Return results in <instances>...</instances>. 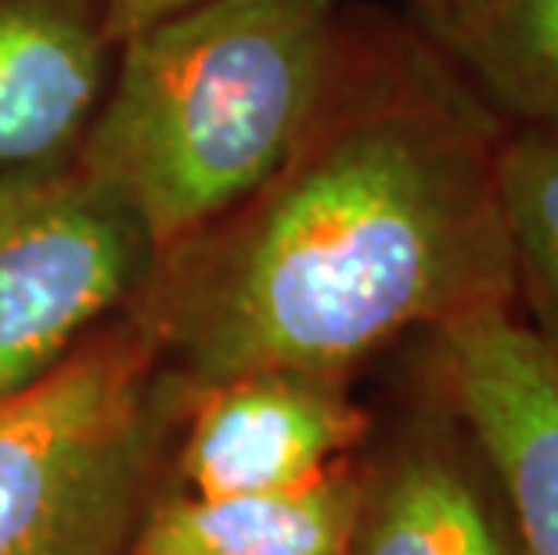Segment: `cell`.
<instances>
[{
  "label": "cell",
  "mask_w": 558,
  "mask_h": 555,
  "mask_svg": "<svg viewBox=\"0 0 558 555\" xmlns=\"http://www.w3.org/2000/svg\"><path fill=\"white\" fill-rule=\"evenodd\" d=\"M26 177L29 173H8V177H0V214L11 206V198H15L22 192V184H26Z\"/></svg>",
  "instance_id": "5bb4252c"
},
{
  "label": "cell",
  "mask_w": 558,
  "mask_h": 555,
  "mask_svg": "<svg viewBox=\"0 0 558 555\" xmlns=\"http://www.w3.org/2000/svg\"><path fill=\"white\" fill-rule=\"evenodd\" d=\"M447 394L512 505L522 555H558V358L515 306L436 328Z\"/></svg>",
  "instance_id": "5b68a950"
},
{
  "label": "cell",
  "mask_w": 558,
  "mask_h": 555,
  "mask_svg": "<svg viewBox=\"0 0 558 555\" xmlns=\"http://www.w3.org/2000/svg\"><path fill=\"white\" fill-rule=\"evenodd\" d=\"M497 198L515 297L526 300L530 328L558 358V134L512 126L497 156Z\"/></svg>",
  "instance_id": "8fae6325"
},
{
  "label": "cell",
  "mask_w": 558,
  "mask_h": 555,
  "mask_svg": "<svg viewBox=\"0 0 558 555\" xmlns=\"http://www.w3.org/2000/svg\"><path fill=\"white\" fill-rule=\"evenodd\" d=\"M195 389L134 314L0 400V555H123Z\"/></svg>",
  "instance_id": "3957f363"
},
{
  "label": "cell",
  "mask_w": 558,
  "mask_h": 555,
  "mask_svg": "<svg viewBox=\"0 0 558 555\" xmlns=\"http://www.w3.org/2000/svg\"><path fill=\"white\" fill-rule=\"evenodd\" d=\"M159 256L134 209L73 162L29 173L0 214V400L134 303Z\"/></svg>",
  "instance_id": "277c9868"
},
{
  "label": "cell",
  "mask_w": 558,
  "mask_h": 555,
  "mask_svg": "<svg viewBox=\"0 0 558 555\" xmlns=\"http://www.w3.org/2000/svg\"><path fill=\"white\" fill-rule=\"evenodd\" d=\"M350 555H512L501 530L454 462L411 451L364 483Z\"/></svg>",
  "instance_id": "9c48e42d"
},
{
  "label": "cell",
  "mask_w": 558,
  "mask_h": 555,
  "mask_svg": "<svg viewBox=\"0 0 558 555\" xmlns=\"http://www.w3.org/2000/svg\"><path fill=\"white\" fill-rule=\"evenodd\" d=\"M116 51L101 0H0V177L73 162Z\"/></svg>",
  "instance_id": "52a82bcc"
},
{
  "label": "cell",
  "mask_w": 558,
  "mask_h": 555,
  "mask_svg": "<svg viewBox=\"0 0 558 555\" xmlns=\"http://www.w3.org/2000/svg\"><path fill=\"white\" fill-rule=\"evenodd\" d=\"M490 0H411L414 26L429 37L439 51L458 58L469 37L476 33L483 11Z\"/></svg>",
  "instance_id": "7c38bea8"
},
{
  "label": "cell",
  "mask_w": 558,
  "mask_h": 555,
  "mask_svg": "<svg viewBox=\"0 0 558 555\" xmlns=\"http://www.w3.org/2000/svg\"><path fill=\"white\" fill-rule=\"evenodd\" d=\"M508 130L418 26L347 11L289 159L166 250L130 314L206 389L253 372L342 379L411 328L515 306L497 198Z\"/></svg>",
  "instance_id": "6da1fadb"
},
{
  "label": "cell",
  "mask_w": 558,
  "mask_h": 555,
  "mask_svg": "<svg viewBox=\"0 0 558 555\" xmlns=\"http://www.w3.org/2000/svg\"><path fill=\"white\" fill-rule=\"evenodd\" d=\"M339 0H198L116 51L73 167L159 253L239 209L289 159L328 84Z\"/></svg>",
  "instance_id": "7a4b0ae2"
},
{
  "label": "cell",
  "mask_w": 558,
  "mask_h": 555,
  "mask_svg": "<svg viewBox=\"0 0 558 555\" xmlns=\"http://www.w3.org/2000/svg\"><path fill=\"white\" fill-rule=\"evenodd\" d=\"M364 480L347 462L264 494H177L137 523L130 555H350Z\"/></svg>",
  "instance_id": "ba28073f"
},
{
  "label": "cell",
  "mask_w": 558,
  "mask_h": 555,
  "mask_svg": "<svg viewBox=\"0 0 558 555\" xmlns=\"http://www.w3.org/2000/svg\"><path fill=\"white\" fill-rule=\"evenodd\" d=\"M454 62L508 126L558 134V0H490Z\"/></svg>",
  "instance_id": "30bf717a"
},
{
  "label": "cell",
  "mask_w": 558,
  "mask_h": 555,
  "mask_svg": "<svg viewBox=\"0 0 558 555\" xmlns=\"http://www.w3.org/2000/svg\"><path fill=\"white\" fill-rule=\"evenodd\" d=\"M101 4H105V22H109L112 40L123 44L134 37V33L156 26V22L198 4V0H101Z\"/></svg>",
  "instance_id": "4fadbf2b"
},
{
  "label": "cell",
  "mask_w": 558,
  "mask_h": 555,
  "mask_svg": "<svg viewBox=\"0 0 558 555\" xmlns=\"http://www.w3.org/2000/svg\"><path fill=\"white\" fill-rule=\"evenodd\" d=\"M181 447L187 494H264L317 480L364 441L367 419L342 379L253 372L195 389Z\"/></svg>",
  "instance_id": "8992f818"
}]
</instances>
